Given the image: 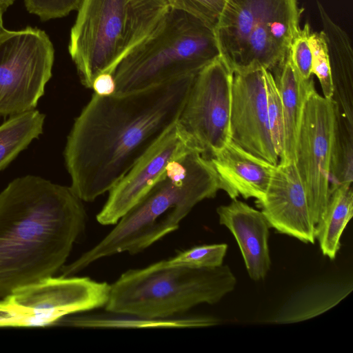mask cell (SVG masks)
Here are the masks:
<instances>
[{
	"instance_id": "24",
	"label": "cell",
	"mask_w": 353,
	"mask_h": 353,
	"mask_svg": "<svg viewBox=\"0 0 353 353\" xmlns=\"http://www.w3.org/2000/svg\"><path fill=\"white\" fill-rule=\"evenodd\" d=\"M268 123L275 150L280 158L283 151L284 128L280 92L272 72L263 70Z\"/></svg>"
},
{
	"instance_id": "18",
	"label": "cell",
	"mask_w": 353,
	"mask_h": 353,
	"mask_svg": "<svg viewBox=\"0 0 353 353\" xmlns=\"http://www.w3.org/2000/svg\"><path fill=\"white\" fill-rule=\"evenodd\" d=\"M106 312V314L85 313L65 316L55 325L89 328L205 327L221 323L219 319L211 316L181 314L165 318H149L135 314Z\"/></svg>"
},
{
	"instance_id": "19",
	"label": "cell",
	"mask_w": 353,
	"mask_h": 353,
	"mask_svg": "<svg viewBox=\"0 0 353 353\" xmlns=\"http://www.w3.org/2000/svg\"><path fill=\"white\" fill-rule=\"evenodd\" d=\"M347 282H321L302 289L269 322L286 324L315 317L337 305L352 290Z\"/></svg>"
},
{
	"instance_id": "15",
	"label": "cell",
	"mask_w": 353,
	"mask_h": 353,
	"mask_svg": "<svg viewBox=\"0 0 353 353\" xmlns=\"http://www.w3.org/2000/svg\"><path fill=\"white\" fill-rule=\"evenodd\" d=\"M219 223L234 235L251 279L261 281L271 268L270 225L261 211L236 199L217 208Z\"/></svg>"
},
{
	"instance_id": "8",
	"label": "cell",
	"mask_w": 353,
	"mask_h": 353,
	"mask_svg": "<svg viewBox=\"0 0 353 353\" xmlns=\"http://www.w3.org/2000/svg\"><path fill=\"white\" fill-rule=\"evenodd\" d=\"M54 61V48L44 30L30 26L0 30V117L36 109Z\"/></svg>"
},
{
	"instance_id": "23",
	"label": "cell",
	"mask_w": 353,
	"mask_h": 353,
	"mask_svg": "<svg viewBox=\"0 0 353 353\" xmlns=\"http://www.w3.org/2000/svg\"><path fill=\"white\" fill-rule=\"evenodd\" d=\"M226 243L202 245L179 252L174 257L158 261L153 265L165 268L182 266L191 268H211L223 265L226 255Z\"/></svg>"
},
{
	"instance_id": "28",
	"label": "cell",
	"mask_w": 353,
	"mask_h": 353,
	"mask_svg": "<svg viewBox=\"0 0 353 353\" xmlns=\"http://www.w3.org/2000/svg\"><path fill=\"white\" fill-rule=\"evenodd\" d=\"M310 27L305 23L294 35L289 49V54L297 72L303 79L312 77V52L308 37Z\"/></svg>"
},
{
	"instance_id": "11",
	"label": "cell",
	"mask_w": 353,
	"mask_h": 353,
	"mask_svg": "<svg viewBox=\"0 0 353 353\" xmlns=\"http://www.w3.org/2000/svg\"><path fill=\"white\" fill-rule=\"evenodd\" d=\"M110 284L88 277H48L14 290L2 299L23 314L41 319L47 325L62 317L105 307Z\"/></svg>"
},
{
	"instance_id": "25",
	"label": "cell",
	"mask_w": 353,
	"mask_h": 353,
	"mask_svg": "<svg viewBox=\"0 0 353 353\" xmlns=\"http://www.w3.org/2000/svg\"><path fill=\"white\" fill-rule=\"evenodd\" d=\"M308 41L312 52V74L318 78L323 97L332 99L334 85L325 35L322 31L310 32Z\"/></svg>"
},
{
	"instance_id": "10",
	"label": "cell",
	"mask_w": 353,
	"mask_h": 353,
	"mask_svg": "<svg viewBox=\"0 0 353 353\" xmlns=\"http://www.w3.org/2000/svg\"><path fill=\"white\" fill-rule=\"evenodd\" d=\"M338 107L314 90L307 97L299 132L295 165L316 225L328 198Z\"/></svg>"
},
{
	"instance_id": "1",
	"label": "cell",
	"mask_w": 353,
	"mask_h": 353,
	"mask_svg": "<svg viewBox=\"0 0 353 353\" xmlns=\"http://www.w3.org/2000/svg\"><path fill=\"white\" fill-rule=\"evenodd\" d=\"M196 74L128 93L92 95L63 151L70 188L80 199L93 201L109 192L170 130Z\"/></svg>"
},
{
	"instance_id": "32",
	"label": "cell",
	"mask_w": 353,
	"mask_h": 353,
	"mask_svg": "<svg viewBox=\"0 0 353 353\" xmlns=\"http://www.w3.org/2000/svg\"><path fill=\"white\" fill-rule=\"evenodd\" d=\"M4 11L0 8V30L3 28V14Z\"/></svg>"
},
{
	"instance_id": "22",
	"label": "cell",
	"mask_w": 353,
	"mask_h": 353,
	"mask_svg": "<svg viewBox=\"0 0 353 353\" xmlns=\"http://www.w3.org/2000/svg\"><path fill=\"white\" fill-rule=\"evenodd\" d=\"M317 7L323 27L321 31L327 47L334 92L338 88H345L347 94V91L352 94L348 90L352 88L353 72L350 40L345 31L330 18L319 1H317Z\"/></svg>"
},
{
	"instance_id": "20",
	"label": "cell",
	"mask_w": 353,
	"mask_h": 353,
	"mask_svg": "<svg viewBox=\"0 0 353 353\" xmlns=\"http://www.w3.org/2000/svg\"><path fill=\"white\" fill-rule=\"evenodd\" d=\"M352 215V183L331 185L324 211L316 225V239L324 256L335 259L341 247V236Z\"/></svg>"
},
{
	"instance_id": "17",
	"label": "cell",
	"mask_w": 353,
	"mask_h": 353,
	"mask_svg": "<svg viewBox=\"0 0 353 353\" xmlns=\"http://www.w3.org/2000/svg\"><path fill=\"white\" fill-rule=\"evenodd\" d=\"M274 77L280 92L283 115V151L279 163H295L299 132L305 101L315 90L312 78L303 79L294 68L289 51L276 68Z\"/></svg>"
},
{
	"instance_id": "29",
	"label": "cell",
	"mask_w": 353,
	"mask_h": 353,
	"mask_svg": "<svg viewBox=\"0 0 353 353\" xmlns=\"http://www.w3.org/2000/svg\"><path fill=\"white\" fill-rule=\"evenodd\" d=\"M92 89L94 93L101 96L114 94L115 82L112 74L105 72L97 76L94 80Z\"/></svg>"
},
{
	"instance_id": "2",
	"label": "cell",
	"mask_w": 353,
	"mask_h": 353,
	"mask_svg": "<svg viewBox=\"0 0 353 353\" xmlns=\"http://www.w3.org/2000/svg\"><path fill=\"white\" fill-rule=\"evenodd\" d=\"M70 186L39 176L0 192V299L53 276L84 232V206Z\"/></svg>"
},
{
	"instance_id": "12",
	"label": "cell",
	"mask_w": 353,
	"mask_h": 353,
	"mask_svg": "<svg viewBox=\"0 0 353 353\" xmlns=\"http://www.w3.org/2000/svg\"><path fill=\"white\" fill-rule=\"evenodd\" d=\"M194 150L202 152L176 123L109 191L108 199L97 215V221L103 225H115L148 192L170 162Z\"/></svg>"
},
{
	"instance_id": "16",
	"label": "cell",
	"mask_w": 353,
	"mask_h": 353,
	"mask_svg": "<svg viewBox=\"0 0 353 353\" xmlns=\"http://www.w3.org/2000/svg\"><path fill=\"white\" fill-rule=\"evenodd\" d=\"M210 160L219 176L221 190L232 199L241 195L246 199H256V204L263 200L274 165L232 141Z\"/></svg>"
},
{
	"instance_id": "26",
	"label": "cell",
	"mask_w": 353,
	"mask_h": 353,
	"mask_svg": "<svg viewBox=\"0 0 353 353\" xmlns=\"http://www.w3.org/2000/svg\"><path fill=\"white\" fill-rule=\"evenodd\" d=\"M170 8L187 12L214 28L226 0H165Z\"/></svg>"
},
{
	"instance_id": "21",
	"label": "cell",
	"mask_w": 353,
	"mask_h": 353,
	"mask_svg": "<svg viewBox=\"0 0 353 353\" xmlns=\"http://www.w3.org/2000/svg\"><path fill=\"white\" fill-rule=\"evenodd\" d=\"M46 115L37 109L10 117L0 124V171L43 131Z\"/></svg>"
},
{
	"instance_id": "9",
	"label": "cell",
	"mask_w": 353,
	"mask_h": 353,
	"mask_svg": "<svg viewBox=\"0 0 353 353\" xmlns=\"http://www.w3.org/2000/svg\"><path fill=\"white\" fill-rule=\"evenodd\" d=\"M233 72L219 57L195 77L176 122L210 159L230 141Z\"/></svg>"
},
{
	"instance_id": "13",
	"label": "cell",
	"mask_w": 353,
	"mask_h": 353,
	"mask_svg": "<svg viewBox=\"0 0 353 353\" xmlns=\"http://www.w3.org/2000/svg\"><path fill=\"white\" fill-rule=\"evenodd\" d=\"M263 68L234 72L231 141L274 165L279 162L270 130Z\"/></svg>"
},
{
	"instance_id": "31",
	"label": "cell",
	"mask_w": 353,
	"mask_h": 353,
	"mask_svg": "<svg viewBox=\"0 0 353 353\" xmlns=\"http://www.w3.org/2000/svg\"><path fill=\"white\" fill-rule=\"evenodd\" d=\"M16 0H0V8L5 12L11 6Z\"/></svg>"
},
{
	"instance_id": "14",
	"label": "cell",
	"mask_w": 353,
	"mask_h": 353,
	"mask_svg": "<svg viewBox=\"0 0 353 353\" xmlns=\"http://www.w3.org/2000/svg\"><path fill=\"white\" fill-rule=\"evenodd\" d=\"M270 228L305 243H314L316 224L295 163L275 165L263 200L256 204Z\"/></svg>"
},
{
	"instance_id": "6",
	"label": "cell",
	"mask_w": 353,
	"mask_h": 353,
	"mask_svg": "<svg viewBox=\"0 0 353 353\" xmlns=\"http://www.w3.org/2000/svg\"><path fill=\"white\" fill-rule=\"evenodd\" d=\"M227 265L211 268L156 267L123 272L110 285L106 311L149 318L170 317L202 303L215 304L236 288Z\"/></svg>"
},
{
	"instance_id": "30",
	"label": "cell",
	"mask_w": 353,
	"mask_h": 353,
	"mask_svg": "<svg viewBox=\"0 0 353 353\" xmlns=\"http://www.w3.org/2000/svg\"><path fill=\"white\" fill-rule=\"evenodd\" d=\"M23 314L10 306L3 300L0 301V327L18 326Z\"/></svg>"
},
{
	"instance_id": "7",
	"label": "cell",
	"mask_w": 353,
	"mask_h": 353,
	"mask_svg": "<svg viewBox=\"0 0 353 353\" xmlns=\"http://www.w3.org/2000/svg\"><path fill=\"white\" fill-rule=\"evenodd\" d=\"M297 0H226L214 28L220 56L232 72L276 69L299 30Z\"/></svg>"
},
{
	"instance_id": "27",
	"label": "cell",
	"mask_w": 353,
	"mask_h": 353,
	"mask_svg": "<svg viewBox=\"0 0 353 353\" xmlns=\"http://www.w3.org/2000/svg\"><path fill=\"white\" fill-rule=\"evenodd\" d=\"M83 0H24L27 11L41 21L62 18L77 10Z\"/></svg>"
},
{
	"instance_id": "3",
	"label": "cell",
	"mask_w": 353,
	"mask_h": 353,
	"mask_svg": "<svg viewBox=\"0 0 353 353\" xmlns=\"http://www.w3.org/2000/svg\"><path fill=\"white\" fill-rule=\"evenodd\" d=\"M221 190L212 161L200 150L172 161L148 192L97 245L68 265L61 276H71L94 261L126 252L137 254L175 231L200 201Z\"/></svg>"
},
{
	"instance_id": "4",
	"label": "cell",
	"mask_w": 353,
	"mask_h": 353,
	"mask_svg": "<svg viewBox=\"0 0 353 353\" xmlns=\"http://www.w3.org/2000/svg\"><path fill=\"white\" fill-rule=\"evenodd\" d=\"M165 0H83L71 28L68 52L81 83L112 74L170 9Z\"/></svg>"
},
{
	"instance_id": "5",
	"label": "cell",
	"mask_w": 353,
	"mask_h": 353,
	"mask_svg": "<svg viewBox=\"0 0 353 353\" xmlns=\"http://www.w3.org/2000/svg\"><path fill=\"white\" fill-rule=\"evenodd\" d=\"M219 57L214 28L187 12L170 8L154 30L114 70V94L196 74Z\"/></svg>"
}]
</instances>
